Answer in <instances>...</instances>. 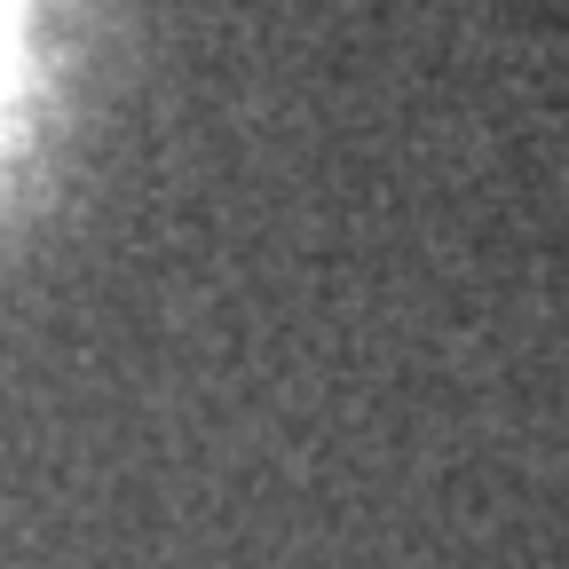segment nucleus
I'll return each instance as SVG.
<instances>
[{
    "label": "nucleus",
    "instance_id": "nucleus-1",
    "mask_svg": "<svg viewBox=\"0 0 569 569\" xmlns=\"http://www.w3.org/2000/svg\"><path fill=\"white\" fill-rule=\"evenodd\" d=\"M17 32H24V0H0V111H9V88H17Z\"/></svg>",
    "mask_w": 569,
    "mask_h": 569
}]
</instances>
